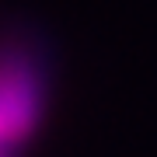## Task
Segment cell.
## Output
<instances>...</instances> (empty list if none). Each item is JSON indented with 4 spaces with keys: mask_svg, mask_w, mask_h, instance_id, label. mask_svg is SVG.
Instances as JSON below:
<instances>
[{
    "mask_svg": "<svg viewBox=\"0 0 157 157\" xmlns=\"http://www.w3.org/2000/svg\"><path fill=\"white\" fill-rule=\"evenodd\" d=\"M45 112V84L25 52L0 56V140L21 143L32 136Z\"/></svg>",
    "mask_w": 157,
    "mask_h": 157,
    "instance_id": "1",
    "label": "cell"
},
{
    "mask_svg": "<svg viewBox=\"0 0 157 157\" xmlns=\"http://www.w3.org/2000/svg\"><path fill=\"white\" fill-rule=\"evenodd\" d=\"M0 157H14V143H0Z\"/></svg>",
    "mask_w": 157,
    "mask_h": 157,
    "instance_id": "2",
    "label": "cell"
},
{
    "mask_svg": "<svg viewBox=\"0 0 157 157\" xmlns=\"http://www.w3.org/2000/svg\"><path fill=\"white\" fill-rule=\"evenodd\" d=\"M0 143H4V140H0Z\"/></svg>",
    "mask_w": 157,
    "mask_h": 157,
    "instance_id": "3",
    "label": "cell"
}]
</instances>
